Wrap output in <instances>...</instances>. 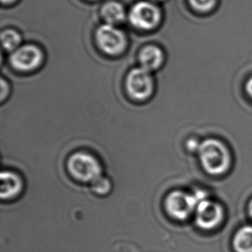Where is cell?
<instances>
[{
    "label": "cell",
    "instance_id": "cell-1",
    "mask_svg": "<svg viewBox=\"0 0 252 252\" xmlns=\"http://www.w3.org/2000/svg\"><path fill=\"white\" fill-rule=\"evenodd\" d=\"M201 165L208 173L220 175L228 170L230 154L224 144L218 140L208 139L198 148Z\"/></svg>",
    "mask_w": 252,
    "mask_h": 252
},
{
    "label": "cell",
    "instance_id": "cell-2",
    "mask_svg": "<svg viewBox=\"0 0 252 252\" xmlns=\"http://www.w3.org/2000/svg\"><path fill=\"white\" fill-rule=\"evenodd\" d=\"M204 199L206 195L201 191L193 194L183 191H173L168 194L164 201V207L172 218L184 220L195 211L199 202Z\"/></svg>",
    "mask_w": 252,
    "mask_h": 252
},
{
    "label": "cell",
    "instance_id": "cell-3",
    "mask_svg": "<svg viewBox=\"0 0 252 252\" xmlns=\"http://www.w3.org/2000/svg\"><path fill=\"white\" fill-rule=\"evenodd\" d=\"M67 169L76 180L84 183H92L102 176V166L99 161L85 152L72 154L67 161Z\"/></svg>",
    "mask_w": 252,
    "mask_h": 252
},
{
    "label": "cell",
    "instance_id": "cell-4",
    "mask_svg": "<svg viewBox=\"0 0 252 252\" xmlns=\"http://www.w3.org/2000/svg\"><path fill=\"white\" fill-rule=\"evenodd\" d=\"M95 41L99 48L110 56L122 55L127 46L125 34L111 24H102L96 30Z\"/></svg>",
    "mask_w": 252,
    "mask_h": 252
},
{
    "label": "cell",
    "instance_id": "cell-5",
    "mask_svg": "<svg viewBox=\"0 0 252 252\" xmlns=\"http://www.w3.org/2000/svg\"><path fill=\"white\" fill-rule=\"evenodd\" d=\"M126 89L132 98L140 101L149 98L154 90V80L151 72L142 67L131 70L126 76Z\"/></svg>",
    "mask_w": 252,
    "mask_h": 252
},
{
    "label": "cell",
    "instance_id": "cell-6",
    "mask_svg": "<svg viewBox=\"0 0 252 252\" xmlns=\"http://www.w3.org/2000/svg\"><path fill=\"white\" fill-rule=\"evenodd\" d=\"M131 24L140 30H153L160 22V10L154 3L140 1L135 3L128 15Z\"/></svg>",
    "mask_w": 252,
    "mask_h": 252
},
{
    "label": "cell",
    "instance_id": "cell-7",
    "mask_svg": "<svg viewBox=\"0 0 252 252\" xmlns=\"http://www.w3.org/2000/svg\"><path fill=\"white\" fill-rule=\"evenodd\" d=\"M9 61L11 66L16 70L30 72L41 66L43 62V54L34 45H24L10 54Z\"/></svg>",
    "mask_w": 252,
    "mask_h": 252
},
{
    "label": "cell",
    "instance_id": "cell-8",
    "mask_svg": "<svg viewBox=\"0 0 252 252\" xmlns=\"http://www.w3.org/2000/svg\"><path fill=\"white\" fill-rule=\"evenodd\" d=\"M222 219V208L218 203L204 199L195 209V221L199 227L210 230L215 228Z\"/></svg>",
    "mask_w": 252,
    "mask_h": 252
},
{
    "label": "cell",
    "instance_id": "cell-9",
    "mask_svg": "<svg viewBox=\"0 0 252 252\" xmlns=\"http://www.w3.org/2000/svg\"><path fill=\"white\" fill-rule=\"evenodd\" d=\"M140 67L154 72L160 67L164 62V52L157 46H147L139 54Z\"/></svg>",
    "mask_w": 252,
    "mask_h": 252
},
{
    "label": "cell",
    "instance_id": "cell-10",
    "mask_svg": "<svg viewBox=\"0 0 252 252\" xmlns=\"http://www.w3.org/2000/svg\"><path fill=\"white\" fill-rule=\"evenodd\" d=\"M23 189L22 178L12 171H3L1 173L0 195L2 200H10L16 197Z\"/></svg>",
    "mask_w": 252,
    "mask_h": 252
},
{
    "label": "cell",
    "instance_id": "cell-11",
    "mask_svg": "<svg viewBox=\"0 0 252 252\" xmlns=\"http://www.w3.org/2000/svg\"><path fill=\"white\" fill-rule=\"evenodd\" d=\"M101 16L106 24L116 25L125 19V10L123 5L116 1H111L102 5Z\"/></svg>",
    "mask_w": 252,
    "mask_h": 252
},
{
    "label": "cell",
    "instance_id": "cell-12",
    "mask_svg": "<svg viewBox=\"0 0 252 252\" xmlns=\"http://www.w3.org/2000/svg\"><path fill=\"white\" fill-rule=\"evenodd\" d=\"M233 246L237 252H252V226L239 229L233 239Z\"/></svg>",
    "mask_w": 252,
    "mask_h": 252
},
{
    "label": "cell",
    "instance_id": "cell-13",
    "mask_svg": "<svg viewBox=\"0 0 252 252\" xmlns=\"http://www.w3.org/2000/svg\"><path fill=\"white\" fill-rule=\"evenodd\" d=\"M2 47L7 52L13 53L17 48H20L22 38L18 32L14 30H5L1 34Z\"/></svg>",
    "mask_w": 252,
    "mask_h": 252
},
{
    "label": "cell",
    "instance_id": "cell-14",
    "mask_svg": "<svg viewBox=\"0 0 252 252\" xmlns=\"http://www.w3.org/2000/svg\"><path fill=\"white\" fill-rule=\"evenodd\" d=\"M92 184V189L95 194L98 195H106L109 194L111 191V182L109 181V178L105 177H99L95 180L93 181Z\"/></svg>",
    "mask_w": 252,
    "mask_h": 252
},
{
    "label": "cell",
    "instance_id": "cell-15",
    "mask_svg": "<svg viewBox=\"0 0 252 252\" xmlns=\"http://www.w3.org/2000/svg\"><path fill=\"white\" fill-rule=\"evenodd\" d=\"M189 3H190L194 10L205 12L215 7L216 0H189Z\"/></svg>",
    "mask_w": 252,
    "mask_h": 252
},
{
    "label": "cell",
    "instance_id": "cell-16",
    "mask_svg": "<svg viewBox=\"0 0 252 252\" xmlns=\"http://www.w3.org/2000/svg\"><path fill=\"white\" fill-rule=\"evenodd\" d=\"M10 92V87L8 83L4 80V79H1V94H0V98H1V102H3V100L6 98Z\"/></svg>",
    "mask_w": 252,
    "mask_h": 252
},
{
    "label": "cell",
    "instance_id": "cell-17",
    "mask_svg": "<svg viewBox=\"0 0 252 252\" xmlns=\"http://www.w3.org/2000/svg\"><path fill=\"white\" fill-rule=\"evenodd\" d=\"M246 88L248 95L252 98V78H251L246 83Z\"/></svg>",
    "mask_w": 252,
    "mask_h": 252
},
{
    "label": "cell",
    "instance_id": "cell-18",
    "mask_svg": "<svg viewBox=\"0 0 252 252\" xmlns=\"http://www.w3.org/2000/svg\"><path fill=\"white\" fill-rule=\"evenodd\" d=\"M249 213L250 215H251V216H252V200L251 201V202H250L249 204Z\"/></svg>",
    "mask_w": 252,
    "mask_h": 252
},
{
    "label": "cell",
    "instance_id": "cell-19",
    "mask_svg": "<svg viewBox=\"0 0 252 252\" xmlns=\"http://www.w3.org/2000/svg\"><path fill=\"white\" fill-rule=\"evenodd\" d=\"M1 1H2V3H11V2H13V1H15V0H1Z\"/></svg>",
    "mask_w": 252,
    "mask_h": 252
},
{
    "label": "cell",
    "instance_id": "cell-20",
    "mask_svg": "<svg viewBox=\"0 0 252 252\" xmlns=\"http://www.w3.org/2000/svg\"><path fill=\"white\" fill-rule=\"evenodd\" d=\"M156 1H162V0H156Z\"/></svg>",
    "mask_w": 252,
    "mask_h": 252
}]
</instances>
